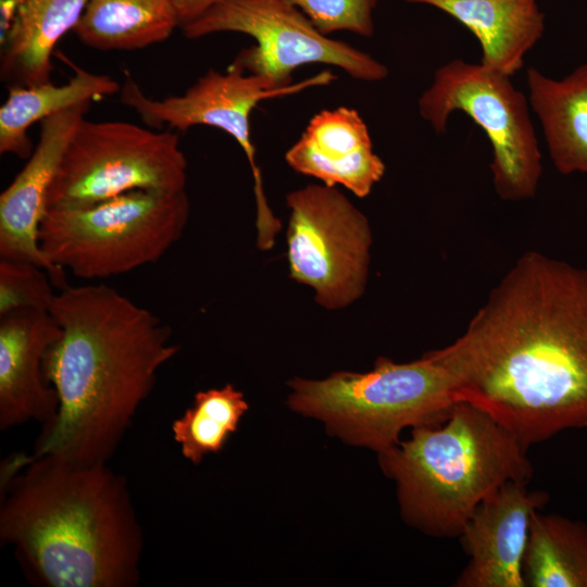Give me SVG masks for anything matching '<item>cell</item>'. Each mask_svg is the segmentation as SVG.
<instances>
[{
	"label": "cell",
	"mask_w": 587,
	"mask_h": 587,
	"mask_svg": "<svg viewBox=\"0 0 587 587\" xmlns=\"http://www.w3.org/2000/svg\"><path fill=\"white\" fill-rule=\"evenodd\" d=\"M458 401L526 448L587 428V268L527 251L452 344L428 351Z\"/></svg>",
	"instance_id": "1"
},
{
	"label": "cell",
	"mask_w": 587,
	"mask_h": 587,
	"mask_svg": "<svg viewBox=\"0 0 587 587\" xmlns=\"http://www.w3.org/2000/svg\"><path fill=\"white\" fill-rule=\"evenodd\" d=\"M49 312L61 336L45 357L43 372L59 410L30 457L108 463L179 347L155 314L107 285L66 286Z\"/></svg>",
	"instance_id": "2"
},
{
	"label": "cell",
	"mask_w": 587,
	"mask_h": 587,
	"mask_svg": "<svg viewBox=\"0 0 587 587\" xmlns=\"http://www.w3.org/2000/svg\"><path fill=\"white\" fill-rule=\"evenodd\" d=\"M0 540L46 587H129L143 535L108 463L17 454L1 471Z\"/></svg>",
	"instance_id": "3"
},
{
	"label": "cell",
	"mask_w": 587,
	"mask_h": 587,
	"mask_svg": "<svg viewBox=\"0 0 587 587\" xmlns=\"http://www.w3.org/2000/svg\"><path fill=\"white\" fill-rule=\"evenodd\" d=\"M527 449L482 409L457 402L437 425L413 427L411 437L378 453L397 484L404 521L435 537H460L476 508L509 482L528 484Z\"/></svg>",
	"instance_id": "4"
},
{
	"label": "cell",
	"mask_w": 587,
	"mask_h": 587,
	"mask_svg": "<svg viewBox=\"0 0 587 587\" xmlns=\"http://www.w3.org/2000/svg\"><path fill=\"white\" fill-rule=\"evenodd\" d=\"M289 387L292 411L322 421L347 444L378 453L395 447L407 427L442 423L459 402L448 373L429 352L407 363L379 357L372 371L294 378Z\"/></svg>",
	"instance_id": "5"
},
{
	"label": "cell",
	"mask_w": 587,
	"mask_h": 587,
	"mask_svg": "<svg viewBox=\"0 0 587 587\" xmlns=\"http://www.w3.org/2000/svg\"><path fill=\"white\" fill-rule=\"evenodd\" d=\"M186 190H135L82 208H49L38 241L58 268L83 279L109 278L160 260L183 236Z\"/></svg>",
	"instance_id": "6"
},
{
	"label": "cell",
	"mask_w": 587,
	"mask_h": 587,
	"mask_svg": "<svg viewBox=\"0 0 587 587\" xmlns=\"http://www.w3.org/2000/svg\"><path fill=\"white\" fill-rule=\"evenodd\" d=\"M186 183L187 159L176 133L84 118L64 152L47 207H88L135 190L182 191Z\"/></svg>",
	"instance_id": "7"
},
{
	"label": "cell",
	"mask_w": 587,
	"mask_h": 587,
	"mask_svg": "<svg viewBox=\"0 0 587 587\" xmlns=\"http://www.w3.org/2000/svg\"><path fill=\"white\" fill-rule=\"evenodd\" d=\"M510 77L457 59L435 72L417 104L421 116L438 134L446 130L451 113L467 114L490 141L497 195L520 201L535 196L542 165L527 99Z\"/></svg>",
	"instance_id": "8"
},
{
	"label": "cell",
	"mask_w": 587,
	"mask_h": 587,
	"mask_svg": "<svg viewBox=\"0 0 587 587\" xmlns=\"http://www.w3.org/2000/svg\"><path fill=\"white\" fill-rule=\"evenodd\" d=\"M180 28L189 39L227 32L252 37L257 45L242 49L233 64L277 86L292 84L295 70L315 63L339 67L350 77L370 83L388 75L383 63L322 34L286 0H224Z\"/></svg>",
	"instance_id": "9"
},
{
	"label": "cell",
	"mask_w": 587,
	"mask_h": 587,
	"mask_svg": "<svg viewBox=\"0 0 587 587\" xmlns=\"http://www.w3.org/2000/svg\"><path fill=\"white\" fill-rule=\"evenodd\" d=\"M289 277L314 290L315 302L334 311L363 294L372 229L367 217L336 187L311 184L286 196Z\"/></svg>",
	"instance_id": "10"
},
{
	"label": "cell",
	"mask_w": 587,
	"mask_h": 587,
	"mask_svg": "<svg viewBox=\"0 0 587 587\" xmlns=\"http://www.w3.org/2000/svg\"><path fill=\"white\" fill-rule=\"evenodd\" d=\"M334 79L330 71H323L301 82L277 86L265 77L247 73L232 64L225 73L210 70L180 96L153 99L125 72L120 101L135 111L149 127L166 125L184 132L193 126L205 125L232 136L242 149L251 167L257 213L263 215L267 214L271 208L264 195L261 170L251 139L252 111L264 100L325 86Z\"/></svg>",
	"instance_id": "11"
},
{
	"label": "cell",
	"mask_w": 587,
	"mask_h": 587,
	"mask_svg": "<svg viewBox=\"0 0 587 587\" xmlns=\"http://www.w3.org/2000/svg\"><path fill=\"white\" fill-rule=\"evenodd\" d=\"M91 102L61 111L40 123V135L28 161L0 195V259L27 261L45 268L61 289L65 271L54 266L38 241L49 189L68 142Z\"/></svg>",
	"instance_id": "12"
},
{
	"label": "cell",
	"mask_w": 587,
	"mask_h": 587,
	"mask_svg": "<svg viewBox=\"0 0 587 587\" xmlns=\"http://www.w3.org/2000/svg\"><path fill=\"white\" fill-rule=\"evenodd\" d=\"M549 497L509 482L485 499L460 535L470 560L458 587H526L523 574L530 525Z\"/></svg>",
	"instance_id": "13"
},
{
	"label": "cell",
	"mask_w": 587,
	"mask_h": 587,
	"mask_svg": "<svg viewBox=\"0 0 587 587\" xmlns=\"http://www.w3.org/2000/svg\"><path fill=\"white\" fill-rule=\"evenodd\" d=\"M61 327L48 310L20 309L0 315V428L29 421L46 425L59 398L43 372L45 357Z\"/></svg>",
	"instance_id": "14"
},
{
	"label": "cell",
	"mask_w": 587,
	"mask_h": 587,
	"mask_svg": "<svg viewBox=\"0 0 587 587\" xmlns=\"http://www.w3.org/2000/svg\"><path fill=\"white\" fill-rule=\"evenodd\" d=\"M285 160L297 173L329 187L342 186L359 198L372 191L386 168L364 120L347 107L315 114Z\"/></svg>",
	"instance_id": "15"
},
{
	"label": "cell",
	"mask_w": 587,
	"mask_h": 587,
	"mask_svg": "<svg viewBox=\"0 0 587 587\" xmlns=\"http://www.w3.org/2000/svg\"><path fill=\"white\" fill-rule=\"evenodd\" d=\"M404 1L434 7L463 24L480 43L482 64L508 76L523 67L545 29L537 0Z\"/></svg>",
	"instance_id": "16"
},
{
	"label": "cell",
	"mask_w": 587,
	"mask_h": 587,
	"mask_svg": "<svg viewBox=\"0 0 587 587\" xmlns=\"http://www.w3.org/2000/svg\"><path fill=\"white\" fill-rule=\"evenodd\" d=\"M89 0H25L1 43L0 74L12 86L49 83L51 58L77 26Z\"/></svg>",
	"instance_id": "17"
},
{
	"label": "cell",
	"mask_w": 587,
	"mask_h": 587,
	"mask_svg": "<svg viewBox=\"0 0 587 587\" xmlns=\"http://www.w3.org/2000/svg\"><path fill=\"white\" fill-rule=\"evenodd\" d=\"M526 79L554 167L563 175L587 174V64L562 79L529 67Z\"/></svg>",
	"instance_id": "18"
},
{
	"label": "cell",
	"mask_w": 587,
	"mask_h": 587,
	"mask_svg": "<svg viewBox=\"0 0 587 587\" xmlns=\"http://www.w3.org/2000/svg\"><path fill=\"white\" fill-rule=\"evenodd\" d=\"M75 71L64 85L51 82L36 86H12L0 108V153L29 158L28 129L72 107L120 92L122 85L109 75L72 65Z\"/></svg>",
	"instance_id": "19"
},
{
	"label": "cell",
	"mask_w": 587,
	"mask_h": 587,
	"mask_svg": "<svg viewBox=\"0 0 587 587\" xmlns=\"http://www.w3.org/2000/svg\"><path fill=\"white\" fill-rule=\"evenodd\" d=\"M178 26L176 0H89L73 32L89 48L123 51L160 43Z\"/></svg>",
	"instance_id": "20"
},
{
	"label": "cell",
	"mask_w": 587,
	"mask_h": 587,
	"mask_svg": "<svg viewBox=\"0 0 587 587\" xmlns=\"http://www.w3.org/2000/svg\"><path fill=\"white\" fill-rule=\"evenodd\" d=\"M523 574L527 587H587V524L536 512Z\"/></svg>",
	"instance_id": "21"
},
{
	"label": "cell",
	"mask_w": 587,
	"mask_h": 587,
	"mask_svg": "<svg viewBox=\"0 0 587 587\" xmlns=\"http://www.w3.org/2000/svg\"><path fill=\"white\" fill-rule=\"evenodd\" d=\"M248 409L233 384L198 391L192 405L171 426L184 458L199 464L205 455L222 451Z\"/></svg>",
	"instance_id": "22"
},
{
	"label": "cell",
	"mask_w": 587,
	"mask_h": 587,
	"mask_svg": "<svg viewBox=\"0 0 587 587\" xmlns=\"http://www.w3.org/2000/svg\"><path fill=\"white\" fill-rule=\"evenodd\" d=\"M52 279L41 266L0 259V315L20 309L48 310L55 294Z\"/></svg>",
	"instance_id": "23"
},
{
	"label": "cell",
	"mask_w": 587,
	"mask_h": 587,
	"mask_svg": "<svg viewBox=\"0 0 587 587\" xmlns=\"http://www.w3.org/2000/svg\"><path fill=\"white\" fill-rule=\"evenodd\" d=\"M297 7L324 35L350 32L372 37L373 13L379 0H286Z\"/></svg>",
	"instance_id": "24"
},
{
	"label": "cell",
	"mask_w": 587,
	"mask_h": 587,
	"mask_svg": "<svg viewBox=\"0 0 587 587\" xmlns=\"http://www.w3.org/2000/svg\"><path fill=\"white\" fill-rule=\"evenodd\" d=\"M224 0H176L180 27Z\"/></svg>",
	"instance_id": "25"
},
{
	"label": "cell",
	"mask_w": 587,
	"mask_h": 587,
	"mask_svg": "<svg viewBox=\"0 0 587 587\" xmlns=\"http://www.w3.org/2000/svg\"><path fill=\"white\" fill-rule=\"evenodd\" d=\"M25 0H0V42L9 34Z\"/></svg>",
	"instance_id": "26"
}]
</instances>
